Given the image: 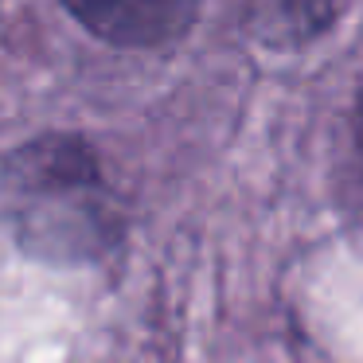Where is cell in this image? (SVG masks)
I'll list each match as a JSON object with an SVG mask.
<instances>
[{
    "mask_svg": "<svg viewBox=\"0 0 363 363\" xmlns=\"http://www.w3.org/2000/svg\"><path fill=\"white\" fill-rule=\"evenodd\" d=\"M67 9L106 43L160 48L188 32L199 0H63Z\"/></svg>",
    "mask_w": 363,
    "mask_h": 363,
    "instance_id": "7a4b0ae2",
    "label": "cell"
},
{
    "mask_svg": "<svg viewBox=\"0 0 363 363\" xmlns=\"http://www.w3.org/2000/svg\"><path fill=\"white\" fill-rule=\"evenodd\" d=\"M332 12H336V0H250L246 4L250 32L274 48L308 43L328 28Z\"/></svg>",
    "mask_w": 363,
    "mask_h": 363,
    "instance_id": "3957f363",
    "label": "cell"
},
{
    "mask_svg": "<svg viewBox=\"0 0 363 363\" xmlns=\"http://www.w3.org/2000/svg\"><path fill=\"white\" fill-rule=\"evenodd\" d=\"M355 129H359V152H363V98H359V113H355Z\"/></svg>",
    "mask_w": 363,
    "mask_h": 363,
    "instance_id": "277c9868",
    "label": "cell"
},
{
    "mask_svg": "<svg viewBox=\"0 0 363 363\" xmlns=\"http://www.w3.org/2000/svg\"><path fill=\"white\" fill-rule=\"evenodd\" d=\"M0 199L20 246L48 262H94L118 242L121 207L82 137L48 133L4 160Z\"/></svg>",
    "mask_w": 363,
    "mask_h": 363,
    "instance_id": "6da1fadb",
    "label": "cell"
}]
</instances>
